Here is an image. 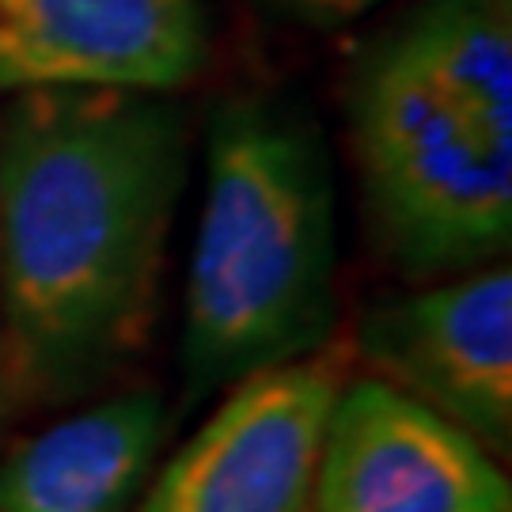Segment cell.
<instances>
[{
  "instance_id": "cell-1",
  "label": "cell",
  "mask_w": 512,
  "mask_h": 512,
  "mask_svg": "<svg viewBox=\"0 0 512 512\" xmlns=\"http://www.w3.org/2000/svg\"><path fill=\"white\" fill-rule=\"evenodd\" d=\"M183 118L164 95L27 92L0 126V357L38 399H76L148 342Z\"/></svg>"
},
{
  "instance_id": "cell-2",
  "label": "cell",
  "mask_w": 512,
  "mask_h": 512,
  "mask_svg": "<svg viewBox=\"0 0 512 512\" xmlns=\"http://www.w3.org/2000/svg\"><path fill=\"white\" fill-rule=\"evenodd\" d=\"M338 311L334 171L319 129L262 95L220 103L186 281L194 399L327 346Z\"/></svg>"
},
{
  "instance_id": "cell-3",
  "label": "cell",
  "mask_w": 512,
  "mask_h": 512,
  "mask_svg": "<svg viewBox=\"0 0 512 512\" xmlns=\"http://www.w3.org/2000/svg\"><path fill=\"white\" fill-rule=\"evenodd\" d=\"M353 152L384 255L414 277L509 247L512 145L486 137L387 38L353 84Z\"/></svg>"
},
{
  "instance_id": "cell-4",
  "label": "cell",
  "mask_w": 512,
  "mask_h": 512,
  "mask_svg": "<svg viewBox=\"0 0 512 512\" xmlns=\"http://www.w3.org/2000/svg\"><path fill=\"white\" fill-rule=\"evenodd\" d=\"M346 384L349 357L334 346L239 380L167 459L137 512H308Z\"/></svg>"
},
{
  "instance_id": "cell-5",
  "label": "cell",
  "mask_w": 512,
  "mask_h": 512,
  "mask_svg": "<svg viewBox=\"0 0 512 512\" xmlns=\"http://www.w3.org/2000/svg\"><path fill=\"white\" fill-rule=\"evenodd\" d=\"M357 353L395 391L452 421L486 452L512 440V270L486 266L387 300L357 327Z\"/></svg>"
},
{
  "instance_id": "cell-6",
  "label": "cell",
  "mask_w": 512,
  "mask_h": 512,
  "mask_svg": "<svg viewBox=\"0 0 512 512\" xmlns=\"http://www.w3.org/2000/svg\"><path fill=\"white\" fill-rule=\"evenodd\" d=\"M308 512H512V486L494 452L429 406L384 380H349Z\"/></svg>"
},
{
  "instance_id": "cell-7",
  "label": "cell",
  "mask_w": 512,
  "mask_h": 512,
  "mask_svg": "<svg viewBox=\"0 0 512 512\" xmlns=\"http://www.w3.org/2000/svg\"><path fill=\"white\" fill-rule=\"evenodd\" d=\"M205 57L198 0H0V95H167Z\"/></svg>"
},
{
  "instance_id": "cell-8",
  "label": "cell",
  "mask_w": 512,
  "mask_h": 512,
  "mask_svg": "<svg viewBox=\"0 0 512 512\" xmlns=\"http://www.w3.org/2000/svg\"><path fill=\"white\" fill-rule=\"evenodd\" d=\"M164 421V399L152 391L61 418L0 463V512H129Z\"/></svg>"
},
{
  "instance_id": "cell-9",
  "label": "cell",
  "mask_w": 512,
  "mask_h": 512,
  "mask_svg": "<svg viewBox=\"0 0 512 512\" xmlns=\"http://www.w3.org/2000/svg\"><path fill=\"white\" fill-rule=\"evenodd\" d=\"M395 42L486 137L512 145L509 0H421Z\"/></svg>"
},
{
  "instance_id": "cell-10",
  "label": "cell",
  "mask_w": 512,
  "mask_h": 512,
  "mask_svg": "<svg viewBox=\"0 0 512 512\" xmlns=\"http://www.w3.org/2000/svg\"><path fill=\"white\" fill-rule=\"evenodd\" d=\"M274 4L281 12L315 23V27H338V23H349L368 8H376L380 0H274Z\"/></svg>"
}]
</instances>
